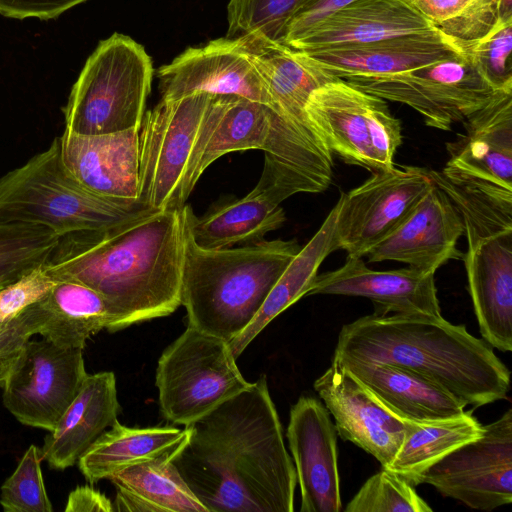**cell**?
Listing matches in <instances>:
<instances>
[{
    "mask_svg": "<svg viewBox=\"0 0 512 512\" xmlns=\"http://www.w3.org/2000/svg\"><path fill=\"white\" fill-rule=\"evenodd\" d=\"M173 463L208 512H293L297 477L265 375L189 426Z\"/></svg>",
    "mask_w": 512,
    "mask_h": 512,
    "instance_id": "1",
    "label": "cell"
},
{
    "mask_svg": "<svg viewBox=\"0 0 512 512\" xmlns=\"http://www.w3.org/2000/svg\"><path fill=\"white\" fill-rule=\"evenodd\" d=\"M183 208L155 210L109 230L59 236L43 265L55 280L82 283L104 296L117 332L172 314L181 305Z\"/></svg>",
    "mask_w": 512,
    "mask_h": 512,
    "instance_id": "2",
    "label": "cell"
},
{
    "mask_svg": "<svg viewBox=\"0 0 512 512\" xmlns=\"http://www.w3.org/2000/svg\"><path fill=\"white\" fill-rule=\"evenodd\" d=\"M493 349L442 316L373 313L343 325L333 357L411 370L478 408L510 390V371Z\"/></svg>",
    "mask_w": 512,
    "mask_h": 512,
    "instance_id": "3",
    "label": "cell"
},
{
    "mask_svg": "<svg viewBox=\"0 0 512 512\" xmlns=\"http://www.w3.org/2000/svg\"><path fill=\"white\" fill-rule=\"evenodd\" d=\"M262 150L263 172L289 196L325 191L333 155L267 105L237 96H214L205 114L183 184L185 202L216 159L233 151Z\"/></svg>",
    "mask_w": 512,
    "mask_h": 512,
    "instance_id": "4",
    "label": "cell"
},
{
    "mask_svg": "<svg viewBox=\"0 0 512 512\" xmlns=\"http://www.w3.org/2000/svg\"><path fill=\"white\" fill-rule=\"evenodd\" d=\"M300 249L295 239L203 249L185 221L180 297L188 326L230 342L251 323Z\"/></svg>",
    "mask_w": 512,
    "mask_h": 512,
    "instance_id": "5",
    "label": "cell"
},
{
    "mask_svg": "<svg viewBox=\"0 0 512 512\" xmlns=\"http://www.w3.org/2000/svg\"><path fill=\"white\" fill-rule=\"evenodd\" d=\"M155 211L139 199L96 195L65 169L58 138L41 153L0 178V226H36L59 236L109 230Z\"/></svg>",
    "mask_w": 512,
    "mask_h": 512,
    "instance_id": "6",
    "label": "cell"
},
{
    "mask_svg": "<svg viewBox=\"0 0 512 512\" xmlns=\"http://www.w3.org/2000/svg\"><path fill=\"white\" fill-rule=\"evenodd\" d=\"M153 66L144 47L114 33L87 59L63 109L65 129L82 135L140 129Z\"/></svg>",
    "mask_w": 512,
    "mask_h": 512,
    "instance_id": "7",
    "label": "cell"
},
{
    "mask_svg": "<svg viewBox=\"0 0 512 512\" xmlns=\"http://www.w3.org/2000/svg\"><path fill=\"white\" fill-rule=\"evenodd\" d=\"M236 360L228 341L187 325L157 363L162 416L186 427L246 389Z\"/></svg>",
    "mask_w": 512,
    "mask_h": 512,
    "instance_id": "8",
    "label": "cell"
},
{
    "mask_svg": "<svg viewBox=\"0 0 512 512\" xmlns=\"http://www.w3.org/2000/svg\"><path fill=\"white\" fill-rule=\"evenodd\" d=\"M305 111L330 152L346 164L371 173L395 166L401 122L386 100L337 78L312 92Z\"/></svg>",
    "mask_w": 512,
    "mask_h": 512,
    "instance_id": "9",
    "label": "cell"
},
{
    "mask_svg": "<svg viewBox=\"0 0 512 512\" xmlns=\"http://www.w3.org/2000/svg\"><path fill=\"white\" fill-rule=\"evenodd\" d=\"M344 80L384 100L411 107L427 126L445 131L499 91L467 52L404 72Z\"/></svg>",
    "mask_w": 512,
    "mask_h": 512,
    "instance_id": "10",
    "label": "cell"
},
{
    "mask_svg": "<svg viewBox=\"0 0 512 512\" xmlns=\"http://www.w3.org/2000/svg\"><path fill=\"white\" fill-rule=\"evenodd\" d=\"M214 96L161 99L139 129L138 199L155 210L181 209L183 184L196 140Z\"/></svg>",
    "mask_w": 512,
    "mask_h": 512,
    "instance_id": "11",
    "label": "cell"
},
{
    "mask_svg": "<svg viewBox=\"0 0 512 512\" xmlns=\"http://www.w3.org/2000/svg\"><path fill=\"white\" fill-rule=\"evenodd\" d=\"M435 185L429 169L394 166L376 171L335 204L337 249L361 257L385 239Z\"/></svg>",
    "mask_w": 512,
    "mask_h": 512,
    "instance_id": "12",
    "label": "cell"
},
{
    "mask_svg": "<svg viewBox=\"0 0 512 512\" xmlns=\"http://www.w3.org/2000/svg\"><path fill=\"white\" fill-rule=\"evenodd\" d=\"M432 485L445 497L492 511L512 502V409L483 425L482 435L420 474L414 486Z\"/></svg>",
    "mask_w": 512,
    "mask_h": 512,
    "instance_id": "13",
    "label": "cell"
},
{
    "mask_svg": "<svg viewBox=\"0 0 512 512\" xmlns=\"http://www.w3.org/2000/svg\"><path fill=\"white\" fill-rule=\"evenodd\" d=\"M82 351L30 338L2 388L5 408L23 425L51 431L88 374Z\"/></svg>",
    "mask_w": 512,
    "mask_h": 512,
    "instance_id": "14",
    "label": "cell"
},
{
    "mask_svg": "<svg viewBox=\"0 0 512 512\" xmlns=\"http://www.w3.org/2000/svg\"><path fill=\"white\" fill-rule=\"evenodd\" d=\"M461 123L463 133L446 143L441 175L468 191L512 198V89L499 90Z\"/></svg>",
    "mask_w": 512,
    "mask_h": 512,
    "instance_id": "15",
    "label": "cell"
},
{
    "mask_svg": "<svg viewBox=\"0 0 512 512\" xmlns=\"http://www.w3.org/2000/svg\"><path fill=\"white\" fill-rule=\"evenodd\" d=\"M337 434L387 467L415 422L402 419L336 358L314 382Z\"/></svg>",
    "mask_w": 512,
    "mask_h": 512,
    "instance_id": "16",
    "label": "cell"
},
{
    "mask_svg": "<svg viewBox=\"0 0 512 512\" xmlns=\"http://www.w3.org/2000/svg\"><path fill=\"white\" fill-rule=\"evenodd\" d=\"M161 99L197 93L237 96L273 108V102L238 37L186 49L157 70Z\"/></svg>",
    "mask_w": 512,
    "mask_h": 512,
    "instance_id": "17",
    "label": "cell"
},
{
    "mask_svg": "<svg viewBox=\"0 0 512 512\" xmlns=\"http://www.w3.org/2000/svg\"><path fill=\"white\" fill-rule=\"evenodd\" d=\"M286 437L300 487V511H342L337 431L324 403L301 396L290 409Z\"/></svg>",
    "mask_w": 512,
    "mask_h": 512,
    "instance_id": "18",
    "label": "cell"
},
{
    "mask_svg": "<svg viewBox=\"0 0 512 512\" xmlns=\"http://www.w3.org/2000/svg\"><path fill=\"white\" fill-rule=\"evenodd\" d=\"M464 234L462 217L450 198L434 185L406 218L366 255L370 263L396 261L436 272L450 260H462L457 248Z\"/></svg>",
    "mask_w": 512,
    "mask_h": 512,
    "instance_id": "19",
    "label": "cell"
},
{
    "mask_svg": "<svg viewBox=\"0 0 512 512\" xmlns=\"http://www.w3.org/2000/svg\"><path fill=\"white\" fill-rule=\"evenodd\" d=\"M435 272L407 267L377 271L361 257H348L343 266L317 275L306 296L343 295L368 298L376 315L442 316Z\"/></svg>",
    "mask_w": 512,
    "mask_h": 512,
    "instance_id": "20",
    "label": "cell"
},
{
    "mask_svg": "<svg viewBox=\"0 0 512 512\" xmlns=\"http://www.w3.org/2000/svg\"><path fill=\"white\" fill-rule=\"evenodd\" d=\"M67 172L86 190L106 198L135 200L139 194V130L58 137Z\"/></svg>",
    "mask_w": 512,
    "mask_h": 512,
    "instance_id": "21",
    "label": "cell"
},
{
    "mask_svg": "<svg viewBox=\"0 0 512 512\" xmlns=\"http://www.w3.org/2000/svg\"><path fill=\"white\" fill-rule=\"evenodd\" d=\"M315 67L336 78L389 75L465 54V42L440 30L365 44L300 51Z\"/></svg>",
    "mask_w": 512,
    "mask_h": 512,
    "instance_id": "22",
    "label": "cell"
},
{
    "mask_svg": "<svg viewBox=\"0 0 512 512\" xmlns=\"http://www.w3.org/2000/svg\"><path fill=\"white\" fill-rule=\"evenodd\" d=\"M482 339L512 350V229L468 244L463 259Z\"/></svg>",
    "mask_w": 512,
    "mask_h": 512,
    "instance_id": "23",
    "label": "cell"
},
{
    "mask_svg": "<svg viewBox=\"0 0 512 512\" xmlns=\"http://www.w3.org/2000/svg\"><path fill=\"white\" fill-rule=\"evenodd\" d=\"M238 38L271 97L274 111L308 140L328 149L305 107L314 90L337 78L313 66L300 51L285 44L253 34Z\"/></svg>",
    "mask_w": 512,
    "mask_h": 512,
    "instance_id": "24",
    "label": "cell"
},
{
    "mask_svg": "<svg viewBox=\"0 0 512 512\" xmlns=\"http://www.w3.org/2000/svg\"><path fill=\"white\" fill-rule=\"evenodd\" d=\"M438 30L410 0H356L322 19L289 47L312 51Z\"/></svg>",
    "mask_w": 512,
    "mask_h": 512,
    "instance_id": "25",
    "label": "cell"
},
{
    "mask_svg": "<svg viewBox=\"0 0 512 512\" xmlns=\"http://www.w3.org/2000/svg\"><path fill=\"white\" fill-rule=\"evenodd\" d=\"M26 333L63 348L84 349L87 340L106 329L113 314L107 300L96 290L76 281H56L38 301L18 314Z\"/></svg>",
    "mask_w": 512,
    "mask_h": 512,
    "instance_id": "26",
    "label": "cell"
},
{
    "mask_svg": "<svg viewBox=\"0 0 512 512\" xmlns=\"http://www.w3.org/2000/svg\"><path fill=\"white\" fill-rule=\"evenodd\" d=\"M120 404L113 372L87 374L82 386L44 437L42 460L53 469L75 465L92 443L117 420Z\"/></svg>",
    "mask_w": 512,
    "mask_h": 512,
    "instance_id": "27",
    "label": "cell"
},
{
    "mask_svg": "<svg viewBox=\"0 0 512 512\" xmlns=\"http://www.w3.org/2000/svg\"><path fill=\"white\" fill-rule=\"evenodd\" d=\"M281 202L270 186L259 181L243 198L216 205L203 216H196L187 204L183 213L197 246L229 249L261 243L267 233L279 229L286 220Z\"/></svg>",
    "mask_w": 512,
    "mask_h": 512,
    "instance_id": "28",
    "label": "cell"
},
{
    "mask_svg": "<svg viewBox=\"0 0 512 512\" xmlns=\"http://www.w3.org/2000/svg\"><path fill=\"white\" fill-rule=\"evenodd\" d=\"M337 360L402 419L434 422L465 412L466 404L460 399L411 370L390 364Z\"/></svg>",
    "mask_w": 512,
    "mask_h": 512,
    "instance_id": "29",
    "label": "cell"
},
{
    "mask_svg": "<svg viewBox=\"0 0 512 512\" xmlns=\"http://www.w3.org/2000/svg\"><path fill=\"white\" fill-rule=\"evenodd\" d=\"M188 434L187 427H127L117 420L83 453L78 468L90 484H95L141 463L174 458Z\"/></svg>",
    "mask_w": 512,
    "mask_h": 512,
    "instance_id": "30",
    "label": "cell"
},
{
    "mask_svg": "<svg viewBox=\"0 0 512 512\" xmlns=\"http://www.w3.org/2000/svg\"><path fill=\"white\" fill-rule=\"evenodd\" d=\"M336 215L335 205L318 231L286 267L251 323L229 342L236 358L272 320L307 295L322 262L338 250L335 239Z\"/></svg>",
    "mask_w": 512,
    "mask_h": 512,
    "instance_id": "31",
    "label": "cell"
},
{
    "mask_svg": "<svg viewBox=\"0 0 512 512\" xmlns=\"http://www.w3.org/2000/svg\"><path fill=\"white\" fill-rule=\"evenodd\" d=\"M172 460L171 456L161 457L111 476L108 480L117 489L114 509L132 512H208Z\"/></svg>",
    "mask_w": 512,
    "mask_h": 512,
    "instance_id": "32",
    "label": "cell"
},
{
    "mask_svg": "<svg viewBox=\"0 0 512 512\" xmlns=\"http://www.w3.org/2000/svg\"><path fill=\"white\" fill-rule=\"evenodd\" d=\"M482 431L483 425L471 411L440 421L415 422L384 468L414 486L420 474L458 447L480 437Z\"/></svg>",
    "mask_w": 512,
    "mask_h": 512,
    "instance_id": "33",
    "label": "cell"
},
{
    "mask_svg": "<svg viewBox=\"0 0 512 512\" xmlns=\"http://www.w3.org/2000/svg\"><path fill=\"white\" fill-rule=\"evenodd\" d=\"M434 27L462 42L483 37L499 19V0H410Z\"/></svg>",
    "mask_w": 512,
    "mask_h": 512,
    "instance_id": "34",
    "label": "cell"
},
{
    "mask_svg": "<svg viewBox=\"0 0 512 512\" xmlns=\"http://www.w3.org/2000/svg\"><path fill=\"white\" fill-rule=\"evenodd\" d=\"M436 186L442 189L459 211L467 243L512 229V198L490 196L462 189L429 169Z\"/></svg>",
    "mask_w": 512,
    "mask_h": 512,
    "instance_id": "35",
    "label": "cell"
},
{
    "mask_svg": "<svg viewBox=\"0 0 512 512\" xmlns=\"http://www.w3.org/2000/svg\"><path fill=\"white\" fill-rule=\"evenodd\" d=\"M59 235L36 226H0V281L14 282L43 266Z\"/></svg>",
    "mask_w": 512,
    "mask_h": 512,
    "instance_id": "36",
    "label": "cell"
},
{
    "mask_svg": "<svg viewBox=\"0 0 512 512\" xmlns=\"http://www.w3.org/2000/svg\"><path fill=\"white\" fill-rule=\"evenodd\" d=\"M300 0H230L227 6L228 34L259 35L284 44L288 24Z\"/></svg>",
    "mask_w": 512,
    "mask_h": 512,
    "instance_id": "37",
    "label": "cell"
},
{
    "mask_svg": "<svg viewBox=\"0 0 512 512\" xmlns=\"http://www.w3.org/2000/svg\"><path fill=\"white\" fill-rule=\"evenodd\" d=\"M346 512H431L409 482L382 467L348 502Z\"/></svg>",
    "mask_w": 512,
    "mask_h": 512,
    "instance_id": "38",
    "label": "cell"
},
{
    "mask_svg": "<svg viewBox=\"0 0 512 512\" xmlns=\"http://www.w3.org/2000/svg\"><path fill=\"white\" fill-rule=\"evenodd\" d=\"M41 450L30 445L14 472L0 488V505L5 512H52L42 471Z\"/></svg>",
    "mask_w": 512,
    "mask_h": 512,
    "instance_id": "39",
    "label": "cell"
},
{
    "mask_svg": "<svg viewBox=\"0 0 512 512\" xmlns=\"http://www.w3.org/2000/svg\"><path fill=\"white\" fill-rule=\"evenodd\" d=\"M465 50L495 89H512V17L499 18L483 37L465 42Z\"/></svg>",
    "mask_w": 512,
    "mask_h": 512,
    "instance_id": "40",
    "label": "cell"
},
{
    "mask_svg": "<svg viewBox=\"0 0 512 512\" xmlns=\"http://www.w3.org/2000/svg\"><path fill=\"white\" fill-rule=\"evenodd\" d=\"M56 283L43 266L0 289V324L41 299Z\"/></svg>",
    "mask_w": 512,
    "mask_h": 512,
    "instance_id": "41",
    "label": "cell"
},
{
    "mask_svg": "<svg viewBox=\"0 0 512 512\" xmlns=\"http://www.w3.org/2000/svg\"><path fill=\"white\" fill-rule=\"evenodd\" d=\"M356 0H300L286 31L285 45L304 34L322 19Z\"/></svg>",
    "mask_w": 512,
    "mask_h": 512,
    "instance_id": "42",
    "label": "cell"
},
{
    "mask_svg": "<svg viewBox=\"0 0 512 512\" xmlns=\"http://www.w3.org/2000/svg\"><path fill=\"white\" fill-rule=\"evenodd\" d=\"M88 0H0V14L14 19L56 18Z\"/></svg>",
    "mask_w": 512,
    "mask_h": 512,
    "instance_id": "43",
    "label": "cell"
},
{
    "mask_svg": "<svg viewBox=\"0 0 512 512\" xmlns=\"http://www.w3.org/2000/svg\"><path fill=\"white\" fill-rule=\"evenodd\" d=\"M31 337L26 333L18 315L0 324V388L16 364L26 342Z\"/></svg>",
    "mask_w": 512,
    "mask_h": 512,
    "instance_id": "44",
    "label": "cell"
},
{
    "mask_svg": "<svg viewBox=\"0 0 512 512\" xmlns=\"http://www.w3.org/2000/svg\"><path fill=\"white\" fill-rule=\"evenodd\" d=\"M64 510L66 512L115 511L114 504L105 494L88 485L78 486L70 492Z\"/></svg>",
    "mask_w": 512,
    "mask_h": 512,
    "instance_id": "45",
    "label": "cell"
},
{
    "mask_svg": "<svg viewBox=\"0 0 512 512\" xmlns=\"http://www.w3.org/2000/svg\"><path fill=\"white\" fill-rule=\"evenodd\" d=\"M512 17V0H499V18Z\"/></svg>",
    "mask_w": 512,
    "mask_h": 512,
    "instance_id": "46",
    "label": "cell"
},
{
    "mask_svg": "<svg viewBox=\"0 0 512 512\" xmlns=\"http://www.w3.org/2000/svg\"><path fill=\"white\" fill-rule=\"evenodd\" d=\"M12 282H7V281H0V289L3 288L4 286L10 284Z\"/></svg>",
    "mask_w": 512,
    "mask_h": 512,
    "instance_id": "47",
    "label": "cell"
}]
</instances>
